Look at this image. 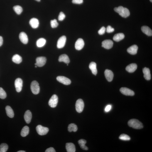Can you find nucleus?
Returning a JSON list of instances; mask_svg holds the SVG:
<instances>
[{
  "instance_id": "24",
  "label": "nucleus",
  "mask_w": 152,
  "mask_h": 152,
  "mask_svg": "<svg viewBox=\"0 0 152 152\" xmlns=\"http://www.w3.org/2000/svg\"><path fill=\"white\" fill-rule=\"evenodd\" d=\"M90 69L92 71V74L96 75L97 73V70L96 68V64L95 62H90L89 65Z\"/></svg>"
},
{
  "instance_id": "9",
  "label": "nucleus",
  "mask_w": 152,
  "mask_h": 152,
  "mask_svg": "<svg viewBox=\"0 0 152 152\" xmlns=\"http://www.w3.org/2000/svg\"><path fill=\"white\" fill-rule=\"evenodd\" d=\"M56 79L59 82L65 85H69L71 83V81L70 79L63 76H58L57 77Z\"/></svg>"
},
{
  "instance_id": "2",
  "label": "nucleus",
  "mask_w": 152,
  "mask_h": 152,
  "mask_svg": "<svg viewBox=\"0 0 152 152\" xmlns=\"http://www.w3.org/2000/svg\"><path fill=\"white\" fill-rule=\"evenodd\" d=\"M128 124L131 127L137 129H141L143 127L142 123L138 119H136L130 120L128 121Z\"/></svg>"
},
{
  "instance_id": "25",
  "label": "nucleus",
  "mask_w": 152,
  "mask_h": 152,
  "mask_svg": "<svg viewBox=\"0 0 152 152\" xmlns=\"http://www.w3.org/2000/svg\"><path fill=\"white\" fill-rule=\"evenodd\" d=\"M6 114L10 118H12L14 116V112L11 108L9 106H7L6 108Z\"/></svg>"
},
{
  "instance_id": "37",
  "label": "nucleus",
  "mask_w": 152,
  "mask_h": 152,
  "mask_svg": "<svg viewBox=\"0 0 152 152\" xmlns=\"http://www.w3.org/2000/svg\"><path fill=\"white\" fill-rule=\"evenodd\" d=\"M65 17V15L62 12H61L58 16V20L59 21H62L64 19Z\"/></svg>"
},
{
  "instance_id": "12",
  "label": "nucleus",
  "mask_w": 152,
  "mask_h": 152,
  "mask_svg": "<svg viewBox=\"0 0 152 152\" xmlns=\"http://www.w3.org/2000/svg\"><path fill=\"white\" fill-rule=\"evenodd\" d=\"M102 46L105 48L109 49L112 47L113 42L112 41L110 40H105L102 42Z\"/></svg>"
},
{
  "instance_id": "30",
  "label": "nucleus",
  "mask_w": 152,
  "mask_h": 152,
  "mask_svg": "<svg viewBox=\"0 0 152 152\" xmlns=\"http://www.w3.org/2000/svg\"><path fill=\"white\" fill-rule=\"evenodd\" d=\"M79 144L81 148L83 150H87L88 149L87 147L85 145L87 141L85 140L81 139L79 140L78 141Z\"/></svg>"
},
{
  "instance_id": "39",
  "label": "nucleus",
  "mask_w": 152,
  "mask_h": 152,
  "mask_svg": "<svg viewBox=\"0 0 152 152\" xmlns=\"http://www.w3.org/2000/svg\"><path fill=\"white\" fill-rule=\"evenodd\" d=\"M114 31V28H112L111 26H108L106 29V31L108 33H112Z\"/></svg>"
},
{
  "instance_id": "38",
  "label": "nucleus",
  "mask_w": 152,
  "mask_h": 152,
  "mask_svg": "<svg viewBox=\"0 0 152 152\" xmlns=\"http://www.w3.org/2000/svg\"><path fill=\"white\" fill-rule=\"evenodd\" d=\"M106 28L104 27H103L100 29L99 30L98 33L99 35H104L106 31Z\"/></svg>"
},
{
  "instance_id": "7",
  "label": "nucleus",
  "mask_w": 152,
  "mask_h": 152,
  "mask_svg": "<svg viewBox=\"0 0 152 152\" xmlns=\"http://www.w3.org/2000/svg\"><path fill=\"white\" fill-rule=\"evenodd\" d=\"M15 86L17 92H19L21 91L23 86V81L19 78H17L15 82Z\"/></svg>"
},
{
  "instance_id": "44",
  "label": "nucleus",
  "mask_w": 152,
  "mask_h": 152,
  "mask_svg": "<svg viewBox=\"0 0 152 152\" xmlns=\"http://www.w3.org/2000/svg\"><path fill=\"white\" fill-rule=\"evenodd\" d=\"M25 151H23V150H20L18 152H25Z\"/></svg>"
},
{
  "instance_id": "28",
  "label": "nucleus",
  "mask_w": 152,
  "mask_h": 152,
  "mask_svg": "<svg viewBox=\"0 0 152 152\" xmlns=\"http://www.w3.org/2000/svg\"><path fill=\"white\" fill-rule=\"evenodd\" d=\"M46 43V40L44 38H41L38 39L36 41V45L38 47H43Z\"/></svg>"
},
{
  "instance_id": "17",
  "label": "nucleus",
  "mask_w": 152,
  "mask_h": 152,
  "mask_svg": "<svg viewBox=\"0 0 152 152\" xmlns=\"http://www.w3.org/2000/svg\"><path fill=\"white\" fill-rule=\"evenodd\" d=\"M138 47L136 45H133L128 48L127 51L128 53L132 55H135L137 53Z\"/></svg>"
},
{
  "instance_id": "29",
  "label": "nucleus",
  "mask_w": 152,
  "mask_h": 152,
  "mask_svg": "<svg viewBox=\"0 0 152 152\" xmlns=\"http://www.w3.org/2000/svg\"><path fill=\"white\" fill-rule=\"evenodd\" d=\"M29 131V128L28 126H25L24 127L21 131V136L23 137H26L28 134Z\"/></svg>"
},
{
  "instance_id": "10",
  "label": "nucleus",
  "mask_w": 152,
  "mask_h": 152,
  "mask_svg": "<svg viewBox=\"0 0 152 152\" xmlns=\"http://www.w3.org/2000/svg\"><path fill=\"white\" fill-rule=\"evenodd\" d=\"M66 41V37L63 35L59 38L57 42V47L58 48H61L65 46Z\"/></svg>"
},
{
  "instance_id": "20",
  "label": "nucleus",
  "mask_w": 152,
  "mask_h": 152,
  "mask_svg": "<svg viewBox=\"0 0 152 152\" xmlns=\"http://www.w3.org/2000/svg\"><path fill=\"white\" fill-rule=\"evenodd\" d=\"M66 148L68 152H76V148L75 145L72 143H67L66 145Z\"/></svg>"
},
{
  "instance_id": "34",
  "label": "nucleus",
  "mask_w": 152,
  "mask_h": 152,
  "mask_svg": "<svg viewBox=\"0 0 152 152\" xmlns=\"http://www.w3.org/2000/svg\"><path fill=\"white\" fill-rule=\"evenodd\" d=\"M119 138L120 139L123 140V141H128L131 140V138L128 135L123 134H121L119 137Z\"/></svg>"
},
{
  "instance_id": "5",
  "label": "nucleus",
  "mask_w": 152,
  "mask_h": 152,
  "mask_svg": "<svg viewBox=\"0 0 152 152\" xmlns=\"http://www.w3.org/2000/svg\"><path fill=\"white\" fill-rule=\"evenodd\" d=\"M84 104L83 101L81 99H78L76 104V109L78 112H82L84 109Z\"/></svg>"
},
{
  "instance_id": "1",
  "label": "nucleus",
  "mask_w": 152,
  "mask_h": 152,
  "mask_svg": "<svg viewBox=\"0 0 152 152\" xmlns=\"http://www.w3.org/2000/svg\"><path fill=\"white\" fill-rule=\"evenodd\" d=\"M114 10L123 17L126 18L130 16V12L129 10L122 6H120L118 7L115 8Z\"/></svg>"
},
{
  "instance_id": "41",
  "label": "nucleus",
  "mask_w": 152,
  "mask_h": 152,
  "mask_svg": "<svg viewBox=\"0 0 152 152\" xmlns=\"http://www.w3.org/2000/svg\"><path fill=\"white\" fill-rule=\"evenodd\" d=\"M111 109V105H108L105 109L104 111L106 112H108L110 111Z\"/></svg>"
},
{
  "instance_id": "35",
  "label": "nucleus",
  "mask_w": 152,
  "mask_h": 152,
  "mask_svg": "<svg viewBox=\"0 0 152 152\" xmlns=\"http://www.w3.org/2000/svg\"><path fill=\"white\" fill-rule=\"evenodd\" d=\"M7 97V94L5 91L2 88L0 87V98L1 99H4Z\"/></svg>"
},
{
  "instance_id": "42",
  "label": "nucleus",
  "mask_w": 152,
  "mask_h": 152,
  "mask_svg": "<svg viewBox=\"0 0 152 152\" xmlns=\"http://www.w3.org/2000/svg\"><path fill=\"white\" fill-rule=\"evenodd\" d=\"M45 152H55V151L54 148L52 147H50L47 148Z\"/></svg>"
},
{
  "instance_id": "16",
  "label": "nucleus",
  "mask_w": 152,
  "mask_h": 152,
  "mask_svg": "<svg viewBox=\"0 0 152 152\" xmlns=\"http://www.w3.org/2000/svg\"><path fill=\"white\" fill-rule=\"evenodd\" d=\"M29 24L32 28H38L39 25V20L35 18H32L29 21Z\"/></svg>"
},
{
  "instance_id": "15",
  "label": "nucleus",
  "mask_w": 152,
  "mask_h": 152,
  "mask_svg": "<svg viewBox=\"0 0 152 152\" xmlns=\"http://www.w3.org/2000/svg\"><path fill=\"white\" fill-rule=\"evenodd\" d=\"M19 38L21 41L23 43L26 44L28 42V35L24 32H22L20 34Z\"/></svg>"
},
{
  "instance_id": "18",
  "label": "nucleus",
  "mask_w": 152,
  "mask_h": 152,
  "mask_svg": "<svg viewBox=\"0 0 152 152\" xmlns=\"http://www.w3.org/2000/svg\"><path fill=\"white\" fill-rule=\"evenodd\" d=\"M32 118V114L29 110H27L25 112L24 115V118L25 122L28 124L31 122Z\"/></svg>"
},
{
  "instance_id": "45",
  "label": "nucleus",
  "mask_w": 152,
  "mask_h": 152,
  "mask_svg": "<svg viewBox=\"0 0 152 152\" xmlns=\"http://www.w3.org/2000/svg\"><path fill=\"white\" fill-rule=\"evenodd\" d=\"M35 0L38 1H40V0Z\"/></svg>"
},
{
  "instance_id": "22",
  "label": "nucleus",
  "mask_w": 152,
  "mask_h": 152,
  "mask_svg": "<svg viewBox=\"0 0 152 152\" xmlns=\"http://www.w3.org/2000/svg\"><path fill=\"white\" fill-rule=\"evenodd\" d=\"M141 29L142 31L147 35L148 36H152V30L149 27L146 26H143L142 27Z\"/></svg>"
},
{
  "instance_id": "11",
  "label": "nucleus",
  "mask_w": 152,
  "mask_h": 152,
  "mask_svg": "<svg viewBox=\"0 0 152 152\" xmlns=\"http://www.w3.org/2000/svg\"><path fill=\"white\" fill-rule=\"evenodd\" d=\"M120 91L124 95L128 96H133L134 95V92L131 90L126 87H122L120 89Z\"/></svg>"
},
{
  "instance_id": "43",
  "label": "nucleus",
  "mask_w": 152,
  "mask_h": 152,
  "mask_svg": "<svg viewBox=\"0 0 152 152\" xmlns=\"http://www.w3.org/2000/svg\"><path fill=\"white\" fill-rule=\"evenodd\" d=\"M3 40L2 37L0 36V47L2 45Z\"/></svg>"
},
{
  "instance_id": "46",
  "label": "nucleus",
  "mask_w": 152,
  "mask_h": 152,
  "mask_svg": "<svg viewBox=\"0 0 152 152\" xmlns=\"http://www.w3.org/2000/svg\"><path fill=\"white\" fill-rule=\"evenodd\" d=\"M150 2H152V0H150Z\"/></svg>"
},
{
  "instance_id": "33",
  "label": "nucleus",
  "mask_w": 152,
  "mask_h": 152,
  "mask_svg": "<svg viewBox=\"0 0 152 152\" xmlns=\"http://www.w3.org/2000/svg\"><path fill=\"white\" fill-rule=\"evenodd\" d=\"M8 148V145L6 144L3 143L0 145V152H6Z\"/></svg>"
},
{
  "instance_id": "3",
  "label": "nucleus",
  "mask_w": 152,
  "mask_h": 152,
  "mask_svg": "<svg viewBox=\"0 0 152 152\" xmlns=\"http://www.w3.org/2000/svg\"><path fill=\"white\" fill-rule=\"evenodd\" d=\"M30 89L34 94H38L40 91V87L38 83L36 81L32 82L30 85Z\"/></svg>"
},
{
  "instance_id": "14",
  "label": "nucleus",
  "mask_w": 152,
  "mask_h": 152,
  "mask_svg": "<svg viewBox=\"0 0 152 152\" xmlns=\"http://www.w3.org/2000/svg\"><path fill=\"white\" fill-rule=\"evenodd\" d=\"M104 75L108 81L111 82L113 80L114 77V74L112 71L106 69L104 72Z\"/></svg>"
},
{
  "instance_id": "47",
  "label": "nucleus",
  "mask_w": 152,
  "mask_h": 152,
  "mask_svg": "<svg viewBox=\"0 0 152 152\" xmlns=\"http://www.w3.org/2000/svg\"><path fill=\"white\" fill-rule=\"evenodd\" d=\"M37 66L36 65H35V68H37Z\"/></svg>"
},
{
  "instance_id": "13",
  "label": "nucleus",
  "mask_w": 152,
  "mask_h": 152,
  "mask_svg": "<svg viewBox=\"0 0 152 152\" xmlns=\"http://www.w3.org/2000/svg\"><path fill=\"white\" fill-rule=\"evenodd\" d=\"M84 42L82 38H79L76 41L75 44V48L77 50H80L83 48Z\"/></svg>"
},
{
  "instance_id": "6",
  "label": "nucleus",
  "mask_w": 152,
  "mask_h": 152,
  "mask_svg": "<svg viewBox=\"0 0 152 152\" xmlns=\"http://www.w3.org/2000/svg\"><path fill=\"white\" fill-rule=\"evenodd\" d=\"M58 102V98L56 95H54L50 98L48 102V104L51 107L55 108L56 107Z\"/></svg>"
},
{
  "instance_id": "32",
  "label": "nucleus",
  "mask_w": 152,
  "mask_h": 152,
  "mask_svg": "<svg viewBox=\"0 0 152 152\" xmlns=\"http://www.w3.org/2000/svg\"><path fill=\"white\" fill-rule=\"evenodd\" d=\"M13 9L17 14L20 15L23 11L22 8L19 6H16L13 7Z\"/></svg>"
},
{
  "instance_id": "36",
  "label": "nucleus",
  "mask_w": 152,
  "mask_h": 152,
  "mask_svg": "<svg viewBox=\"0 0 152 152\" xmlns=\"http://www.w3.org/2000/svg\"><path fill=\"white\" fill-rule=\"evenodd\" d=\"M51 26L52 28H57L58 25V23H57V20L56 19L51 20L50 21Z\"/></svg>"
},
{
  "instance_id": "21",
  "label": "nucleus",
  "mask_w": 152,
  "mask_h": 152,
  "mask_svg": "<svg viewBox=\"0 0 152 152\" xmlns=\"http://www.w3.org/2000/svg\"><path fill=\"white\" fill-rule=\"evenodd\" d=\"M143 72L144 74V77L146 80H149L151 79V74L150 69L146 67H145L143 69Z\"/></svg>"
},
{
  "instance_id": "19",
  "label": "nucleus",
  "mask_w": 152,
  "mask_h": 152,
  "mask_svg": "<svg viewBox=\"0 0 152 152\" xmlns=\"http://www.w3.org/2000/svg\"><path fill=\"white\" fill-rule=\"evenodd\" d=\"M137 68V65L135 63H131L130 64L126 67V71L130 73L134 72Z\"/></svg>"
},
{
  "instance_id": "8",
  "label": "nucleus",
  "mask_w": 152,
  "mask_h": 152,
  "mask_svg": "<svg viewBox=\"0 0 152 152\" xmlns=\"http://www.w3.org/2000/svg\"><path fill=\"white\" fill-rule=\"evenodd\" d=\"M46 58L44 57H37L36 59V63L35 65L38 67H42L44 65L46 62Z\"/></svg>"
},
{
  "instance_id": "31",
  "label": "nucleus",
  "mask_w": 152,
  "mask_h": 152,
  "mask_svg": "<svg viewBox=\"0 0 152 152\" xmlns=\"http://www.w3.org/2000/svg\"><path fill=\"white\" fill-rule=\"evenodd\" d=\"M77 129V127L76 125L74 123H71V124H69L68 127V130L70 132H71L72 131H76Z\"/></svg>"
},
{
  "instance_id": "23",
  "label": "nucleus",
  "mask_w": 152,
  "mask_h": 152,
  "mask_svg": "<svg viewBox=\"0 0 152 152\" xmlns=\"http://www.w3.org/2000/svg\"><path fill=\"white\" fill-rule=\"evenodd\" d=\"M58 60L59 62H63L67 64H68L70 62L68 56L65 54H63L60 55L59 57Z\"/></svg>"
},
{
  "instance_id": "27",
  "label": "nucleus",
  "mask_w": 152,
  "mask_h": 152,
  "mask_svg": "<svg viewBox=\"0 0 152 152\" xmlns=\"http://www.w3.org/2000/svg\"><path fill=\"white\" fill-rule=\"evenodd\" d=\"M12 60L14 63L18 64L21 63L22 61L21 57L17 54L14 55Z\"/></svg>"
},
{
  "instance_id": "4",
  "label": "nucleus",
  "mask_w": 152,
  "mask_h": 152,
  "mask_svg": "<svg viewBox=\"0 0 152 152\" xmlns=\"http://www.w3.org/2000/svg\"><path fill=\"white\" fill-rule=\"evenodd\" d=\"M36 129L37 132L39 135L41 136L46 135L49 131L48 128L45 127L40 125H38L37 126Z\"/></svg>"
},
{
  "instance_id": "26",
  "label": "nucleus",
  "mask_w": 152,
  "mask_h": 152,
  "mask_svg": "<svg viewBox=\"0 0 152 152\" xmlns=\"http://www.w3.org/2000/svg\"><path fill=\"white\" fill-rule=\"evenodd\" d=\"M124 38V35L122 33H119L115 35L113 39L114 41L119 42L123 39Z\"/></svg>"
},
{
  "instance_id": "40",
  "label": "nucleus",
  "mask_w": 152,
  "mask_h": 152,
  "mask_svg": "<svg viewBox=\"0 0 152 152\" xmlns=\"http://www.w3.org/2000/svg\"><path fill=\"white\" fill-rule=\"evenodd\" d=\"M72 2L74 4H80L83 2V0H72Z\"/></svg>"
}]
</instances>
